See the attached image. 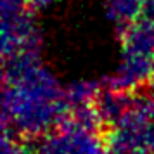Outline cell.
I'll list each match as a JSON object with an SVG mask.
<instances>
[{
    "label": "cell",
    "instance_id": "3",
    "mask_svg": "<svg viewBox=\"0 0 154 154\" xmlns=\"http://www.w3.org/2000/svg\"><path fill=\"white\" fill-rule=\"evenodd\" d=\"M107 140L116 154H154L152 95H135L130 109L107 132Z\"/></svg>",
    "mask_w": 154,
    "mask_h": 154
},
{
    "label": "cell",
    "instance_id": "12",
    "mask_svg": "<svg viewBox=\"0 0 154 154\" xmlns=\"http://www.w3.org/2000/svg\"><path fill=\"white\" fill-rule=\"evenodd\" d=\"M151 85H154V73H152V80H151Z\"/></svg>",
    "mask_w": 154,
    "mask_h": 154
},
{
    "label": "cell",
    "instance_id": "11",
    "mask_svg": "<svg viewBox=\"0 0 154 154\" xmlns=\"http://www.w3.org/2000/svg\"><path fill=\"white\" fill-rule=\"evenodd\" d=\"M100 154H116V152H112V151L109 149V147H106V149H104V151H102Z\"/></svg>",
    "mask_w": 154,
    "mask_h": 154
},
{
    "label": "cell",
    "instance_id": "5",
    "mask_svg": "<svg viewBox=\"0 0 154 154\" xmlns=\"http://www.w3.org/2000/svg\"><path fill=\"white\" fill-rule=\"evenodd\" d=\"M104 149L99 130L66 119L54 132L36 140L33 154H100Z\"/></svg>",
    "mask_w": 154,
    "mask_h": 154
},
{
    "label": "cell",
    "instance_id": "10",
    "mask_svg": "<svg viewBox=\"0 0 154 154\" xmlns=\"http://www.w3.org/2000/svg\"><path fill=\"white\" fill-rule=\"evenodd\" d=\"M31 2V7H33V11H45V9H49L56 0H29Z\"/></svg>",
    "mask_w": 154,
    "mask_h": 154
},
{
    "label": "cell",
    "instance_id": "8",
    "mask_svg": "<svg viewBox=\"0 0 154 154\" xmlns=\"http://www.w3.org/2000/svg\"><path fill=\"white\" fill-rule=\"evenodd\" d=\"M0 154H33V149L28 147L24 139L16 137V135H12V133H9V132H4Z\"/></svg>",
    "mask_w": 154,
    "mask_h": 154
},
{
    "label": "cell",
    "instance_id": "7",
    "mask_svg": "<svg viewBox=\"0 0 154 154\" xmlns=\"http://www.w3.org/2000/svg\"><path fill=\"white\" fill-rule=\"evenodd\" d=\"M104 9L114 28L125 31L133 23L142 19L144 0H104Z\"/></svg>",
    "mask_w": 154,
    "mask_h": 154
},
{
    "label": "cell",
    "instance_id": "6",
    "mask_svg": "<svg viewBox=\"0 0 154 154\" xmlns=\"http://www.w3.org/2000/svg\"><path fill=\"white\" fill-rule=\"evenodd\" d=\"M133 99H135V94L119 90L116 87H112L107 80H104L100 94L95 100V111H97L100 126L109 132L123 118V114L130 109V106L133 104Z\"/></svg>",
    "mask_w": 154,
    "mask_h": 154
},
{
    "label": "cell",
    "instance_id": "4",
    "mask_svg": "<svg viewBox=\"0 0 154 154\" xmlns=\"http://www.w3.org/2000/svg\"><path fill=\"white\" fill-rule=\"evenodd\" d=\"M0 16L2 56L40 50V35L29 0H0Z\"/></svg>",
    "mask_w": 154,
    "mask_h": 154
},
{
    "label": "cell",
    "instance_id": "1",
    "mask_svg": "<svg viewBox=\"0 0 154 154\" xmlns=\"http://www.w3.org/2000/svg\"><path fill=\"white\" fill-rule=\"evenodd\" d=\"M69 116L66 87L45 66L40 50L4 57V132L38 140Z\"/></svg>",
    "mask_w": 154,
    "mask_h": 154
},
{
    "label": "cell",
    "instance_id": "2",
    "mask_svg": "<svg viewBox=\"0 0 154 154\" xmlns=\"http://www.w3.org/2000/svg\"><path fill=\"white\" fill-rule=\"evenodd\" d=\"M154 73V23L139 19L121 31V50L116 73L107 82L119 90L135 94L151 83Z\"/></svg>",
    "mask_w": 154,
    "mask_h": 154
},
{
    "label": "cell",
    "instance_id": "9",
    "mask_svg": "<svg viewBox=\"0 0 154 154\" xmlns=\"http://www.w3.org/2000/svg\"><path fill=\"white\" fill-rule=\"evenodd\" d=\"M142 19H147V21L154 23V0H144Z\"/></svg>",
    "mask_w": 154,
    "mask_h": 154
}]
</instances>
